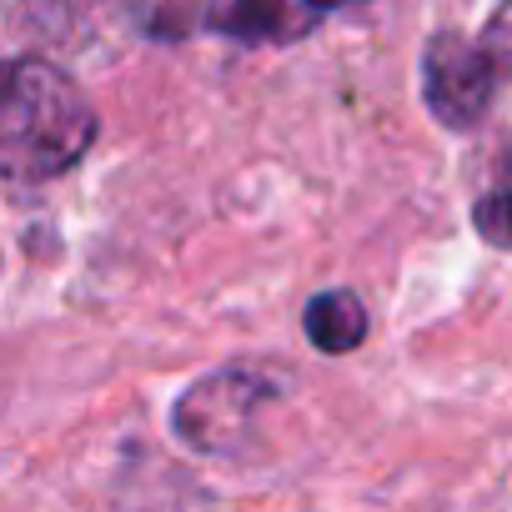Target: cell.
<instances>
[{
	"label": "cell",
	"instance_id": "obj_1",
	"mask_svg": "<svg viewBox=\"0 0 512 512\" xmlns=\"http://www.w3.org/2000/svg\"><path fill=\"white\" fill-rule=\"evenodd\" d=\"M96 141V111L81 86L51 61L0 66V176L6 181H56Z\"/></svg>",
	"mask_w": 512,
	"mask_h": 512
},
{
	"label": "cell",
	"instance_id": "obj_2",
	"mask_svg": "<svg viewBox=\"0 0 512 512\" xmlns=\"http://www.w3.org/2000/svg\"><path fill=\"white\" fill-rule=\"evenodd\" d=\"M282 397V377L262 367H221L191 382L171 407V432L206 457H231L251 437L256 417Z\"/></svg>",
	"mask_w": 512,
	"mask_h": 512
},
{
	"label": "cell",
	"instance_id": "obj_3",
	"mask_svg": "<svg viewBox=\"0 0 512 512\" xmlns=\"http://www.w3.org/2000/svg\"><path fill=\"white\" fill-rule=\"evenodd\" d=\"M422 96L442 126L472 131L497 96V61L477 41L442 31V36H432V46L422 56Z\"/></svg>",
	"mask_w": 512,
	"mask_h": 512
},
{
	"label": "cell",
	"instance_id": "obj_4",
	"mask_svg": "<svg viewBox=\"0 0 512 512\" xmlns=\"http://www.w3.org/2000/svg\"><path fill=\"white\" fill-rule=\"evenodd\" d=\"M302 327H307V342H312V347L342 357V352H352V347L367 337V307H362L357 292H342V287H337V292H322V297L307 302Z\"/></svg>",
	"mask_w": 512,
	"mask_h": 512
},
{
	"label": "cell",
	"instance_id": "obj_5",
	"mask_svg": "<svg viewBox=\"0 0 512 512\" xmlns=\"http://www.w3.org/2000/svg\"><path fill=\"white\" fill-rule=\"evenodd\" d=\"M472 221H477V231H482L492 246L512 251V151L502 156V166H497L492 186L477 196V206H472Z\"/></svg>",
	"mask_w": 512,
	"mask_h": 512
},
{
	"label": "cell",
	"instance_id": "obj_6",
	"mask_svg": "<svg viewBox=\"0 0 512 512\" xmlns=\"http://www.w3.org/2000/svg\"><path fill=\"white\" fill-rule=\"evenodd\" d=\"M317 11H342V6H352V0H312Z\"/></svg>",
	"mask_w": 512,
	"mask_h": 512
}]
</instances>
